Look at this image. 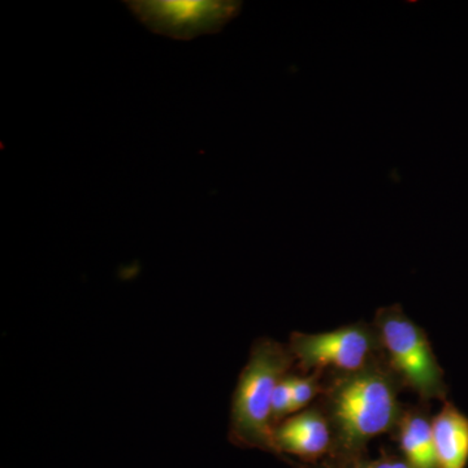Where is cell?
I'll return each instance as SVG.
<instances>
[{"label": "cell", "instance_id": "7c38bea8", "mask_svg": "<svg viewBox=\"0 0 468 468\" xmlns=\"http://www.w3.org/2000/svg\"><path fill=\"white\" fill-rule=\"evenodd\" d=\"M337 463L329 468H368V463H365L360 458H335Z\"/></svg>", "mask_w": 468, "mask_h": 468}, {"label": "cell", "instance_id": "7a4b0ae2", "mask_svg": "<svg viewBox=\"0 0 468 468\" xmlns=\"http://www.w3.org/2000/svg\"><path fill=\"white\" fill-rule=\"evenodd\" d=\"M292 363L288 346L270 338L254 344L233 394L229 439L234 445L276 454L272 397Z\"/></svg>", "mask_w": 468, "mask_h": 468}, {"label": "cell", "instance_id": "6da1fadb", "mask_svg": "<svg viewBox=\"0 0 468 468\" xmlns=\"http://www.w3.org/2000/svg\"><path fill=\"white\" fill-rule=\"evenodd\" d=\"M402 387L378 360L349 374H335L323 385V410L331 426L335 458H360L369 440L399 426Z\"/></svg>", "mask_w": 468, "mask_h": 468}, {"label": "cell", "instance_id": "8992f818", "mask_svg": "<svg viewBox=\"0 0 468 468\" xmlns=\"http://www.w3.org/2000/svg\"><path fill=\"white\" fill-rule=\"evenodd\" d=\"M276 454H292L306 462L318 461L332 451L331 426L320 409H309L285 419L273 430Z\"/></svg>", "mask_w": 468, "mask_h": 468}, {"label": "cell", "instance_id": "3957f363", "mask_svg": "<svg viewBox=\"0 0 468 468\" xmlns=\"http://www.w3.org/2000/svg\"><path fill=\"white\" fill-rule=\"evenodd\" d=\"M374 326L387 366L424 401L445 399L448 387L427 334L399 304L378 309Z\"/></svg>", "mask_w": 468, "mask_h": 468}, {"label": "cell", "instance_id": "277c9868", "mask_svg": "<svg viewBox=\"0 0 468 468\" xmlns=\"http://www.w3.org/2000/svg\"><path fill=\"white\" fill-rule=\"evenodd\" d=\"M294 362L303 372L349 374L377 362L381 350L380 340L374 324L356 323L325 334L294 332L288 345Z\"/></svg>", "mask_w": 468, "mask_h": 468}, {"label": "cell", "instance_id": "52a82bcc", "mask_svg": "<svg viewBox=\"0 0 468 468\" xmlns=\"http://www.w3.org/2000/svg\"><path fill=\"white\" fill-rule=\"evenodd\" d=\"M437 468H466L468 463V418L445 401L432 419Z\"/></svg>", "mask_w": 468, "mask_h": 468}, {"label": "cell", "instance_id": "ba28073f", "mask_svg": "<svg viewBox=\"0 0 468 468\" xmlns=\"http://www.w3.org/2000/svg\"><path fill=\"white\" fill-rule=\"evenodd\" d=\"M397 428L403 460L412 468H437L432 420L426 411L410 410L402 412Z\"/></svg>", "mask_w": 468, "mask_h": 468}, {"label": "cell", "instance_id": "9c48e42d", "mask_svg": "<svg viewBox=\"0 0 468 468\" xmlns=\"http://www.w3.org/2000/svg\"><path fill=\"white\" fill-rule=\"evenodd\" d=\"M323 372L316 371L306 377L292 375V414L301 411L318 394L323 392V384H320V377Z\"/></svg>", "mask_w": 468, "mask_h": 468}, {"label": "cell", "instance_id": "30bf717a", "mask_svg": "<svg viewBox=\"0 0 468 468\" xmlns=\"http://www.w3.org/2000/svg\"><path fill=\"white\" fill-rule=\"evenodd\" d=\"M292 415V375H286L279 381L272 397L273 427Z\"/></svg>", "mask_w": 468, "mask_h": 468}, {"label": "cell", "instance_id": "5b68a950", "mask_svg": "<svg viewBox=\"0 0 468 468\" xmlns=\"http://www.w3.org/2000/svg\"><path fill=\"white\" fill-rule=\"evenodd\" d=\"M124 5L150 32L180 41L221 32L242 8L241 2L223 0H131Z\"/></svg>", "mask_w": 468, "mask_h": 468}, {"label": "cell", "instance_id": "8fae6325", "mask_svg": "<svg viewBox=\"0 0 468 468\" xmlns=\"http://www.w3.org/2000/svg\"><path fill=\"white\" fill-rule=\"evenodd\" d=\"M368 468H412V467L410 466L408 461L399 460V458H396V457H389V455H384V457H380L377 461L368 462Z\"/></svg>", "mask_w": 468, "mask_h": 468}]
</instances>
